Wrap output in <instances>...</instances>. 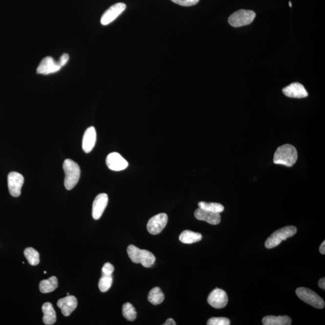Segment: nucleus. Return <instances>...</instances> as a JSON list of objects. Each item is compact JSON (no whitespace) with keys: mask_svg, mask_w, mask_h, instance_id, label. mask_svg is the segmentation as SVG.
Here are the masks:
<instances>
[{"mask_svg":"<svg viewBox=\"0 0 325 325\" xmlns=\"http://www.w3.org/2000/svg\"><path fill=\"white\" fill-rule=\"evenodd\" d=\"M202 236L200 233H195L193 231H184L179 237V240L185 244H192L198 242L202 240Z\"/></svg>","mask_w":325,"mask_h":325,"instance_id":"nucleus-20","label":"nucleus"},{"mask_svg":"<svg viewBox=\"0 0 325 325\" xmlns=\"http://www.w3.org/2000/svg\"><path fill=\"white\" fill-rule=\"evenodd\" d=\"M122 314L127 321H134L136 319L137 313L133 306L131 303H124L122 306Z\"/></svg>","mask_w":325,"mask_h":325,"instance_id":"nucleus-24","label":"nucleus"},{"mask_svg":"<svg viewBox=\"0 0 325 325\" xmlns=\"http://www.w3.org/2000/svg\"><path fill=\"white\" fill-rule=\"evenodd\" d=\"M24 182V176L22 174L17 173V172H12L9 173L8 177H7V183H8L10 194L12 196H20Z\"/></svg>","mask_w":325,"mask_h":325,"instance_id":"nucleus-8","label":"nucleus"},{"mask_svg":"<svg viewBox=\"0 0 325 325\" xmlns=\"http://www.w3.org/2000/svg\"><path fill=\"white\" fill-rule=\"evenodd\" d=\"M208 303L212 307L220 309L227 306L228 298L227 293L220 288H216L210 293L207 299Z\"/></svg>","mask_w":325,"mask_h":325,"instance_id":"nucleus-10","label":"nucleus"},{"mask_svg":"<svg viewBox=\"0 0 325 325\" xmlns=\"http://www.w3.org/2000/svg\"><path fill=\"white\" fill-rule=\"evenodd\" d=\"M319 251L322 254H325V241H324L323 243L321 244V246L319 248Z\"/></svg>","mask_w":325,"mask_h":325,"instance_id":"nucleus-32","label":"nucleus"},{"mask_svg":"<svg viewBox=\"0 0 325 325\" xmlns=\"http://www.w3.org/2000/svg\"><path fill=\"white\" fill-rule=\"evenodd\" d=\"M126 4L123 2H118L111 6L104 13L101 19V23L103 25H108L114 22L119 15L126 9Z\"/></svg>","mask_w":325,"mask_h":325,"instance_id":"nucleus-9","label":"nucleus"},{"mask_svg":"<svg viewBox=\"0 0 325 325\" xmlns=\"http://www.w3.org/2000/svg\"><path fill=\"white\" fill-rule=\"evenodd\" d=\"M58 287V280L56 277H51L48 280L41 281L40 290L41 293H48L53 292Z\"/></svg>","mask_w":325,"mask_h":325,"instance_id":"nucleus-21","label":"nucleus"},{"mask_svg":"<svg viewBox=\"0 0 325 325\" xmlns=\"http://www.w3.org/2000/svg\"><path fill=\"white\" fill-rule=\"evenodd\" d=\"M194 215L197 220L205 221L213 225L219 224L221 220L220 213L207 211L199 207L195 210Z\"/></svg>","mask_w":325,"mask_h":325,"instance_id":"nucleus-16","label":"nucleus"},{"mask_svg":"<svg viewBox=\"0 0 325 325\" xmlns=\"http://www.w3.org/2000/svg\"><path fill=\"white\" fill-rule=\"evenodd\" d=\"M282 92L288 97L303 98L308 97V93L301 83H293L282 89Z\"/></svg>","mask_w":325,"mask_h":325,"instance_id":"nucleus-14","label":"nucleus"},{"mask_svg":"<svg viewBox=\"0 0 325 325\" xmlns=\"http://www.w3.org/2000/svg\"><path fill=\"white\" fill-rule=\"evenodd\" d=\"M289 5L290 7H292V2H291L290 1H289Z\"/></svg>","mask_w":325,"mask_h":325,"instance_id":"nucleus-34","label":"nucleus"},{"mask_svg":"<svg viewBox=\"0 0 325 325\" xmlns=\"http://www.w3.org/2000/svg\"><path fill=\"white\" fill-rule=\"evenodd\" d=\"M77 300L74 296L67 295L57 302V306L61 308L62 313L66 317L71 315L77 306Z\"/></svg>","mask_w":325,"mask_h":325,"instance_id":"nucleus-15","label":"nucleus"},{"mask_svg":"<svg viewBox=\"0 0 325 325\" xmlns=\"http://www.w3.org/2000/svg\"><path fill=\"white\" fill-rule=\"evenodd\" d=\"M208 325H230V319L227 317H212L207 322Z\"/></svg>","mask_w":325,"mask_h":325,"instance_id":"nucleus-27","label":"nucleus"},{"mask_svg":"<svg viewBox=\"0 0 325 325\" xmlns=\"http://www.w3.org/2000/svg\"><path fill=\"white\" fill-rule=\"evenodd\" d=\"M297 160V150L292 145L285 144L278 147L274 154V162L277 165L292 167Z\"/></svg>","mask_w":325,"mask_h":325,"instance_id":"nucleus-1","label":"nucleus"},{"mask_svg":"<svg viewBox=\"0 0 325 325\" xmlns=\"http://www.w3.org/2000/svg\"><path fill=\"white\" fill-rule=\"evenodd\" d=\"M114 267L110 262H106L102 269V274L106 275H112L114 272Z\"/></svg>","mask_w":325,"mask_h":325,"instance_id":"nucleus-29","label":"nucleus"},{"mask_svg":"<svg viewBox=\"0 0 325 325\" xmlns=\"http://www.w3.org/2000/svg\"><path fill=\"white\" fill-rule=\"evenodd\" d=\"M171 1L180 6L189 7L198 3L199 0H171Z\"/></svg>","mask_w":325,"mask_h":325,"instance_id":"nucleus-28","label":"nucleus"},{"mask_svg":"<svg viewBox=\"0 0 325 325\" xmlns=\"http://www.w3.org/2000/svg\"><path fill=\"white\" fill-rule=\"evenodd\" d=\"M175 322L173 319H169L166 321L164 325H175Z\"/></svg>","mask_w":325,"mask_h":325,"instance_id":"nucleus-33","label":"nucleus"},{"mask_svg":"<svg viewBox=\"0 0 325 325\" xmlns=\"http://www.w3.org/2000/svg\"><path fill=\"white\" fill-rule=\"evenodd\" d=\"M106 165L111 171H121L128 167L129 163L118 152H111L106 158Z\"/></svg>","mask_w":325,"mask_h":325,"instance_id":"nucleus-11","label":"nucleus"},{"mask_svg":"<svg viewBox=\"0 0 325 325\" xmlns=\"http://www.w3.org/2000/svg\"><path fill=\"white\" fill-rule=\"evenodd\" d=\"M168 215L166 213H160L154 216L148 221L147 230L152 235H157L163 231L167 225Z\"/></svg>","mask_w":325,"mask_h":325,"instance_id":"nucleus-7","label":"nucleus"},{"mask_svg":"<svg viewBox=\"0 0 325 325\" xmlns=\"http://www.w3.org/2000/svg\"><path fill=\"white\" fill-rule=\"evenodd\" d=\"M62 67L51 57H46L41 62L37 68L39 74L48 75L58 72Z\"/></svg>","mask_w":325,"mask_h":325,"instance_id":"nucleus-12","label":"nucleus"},{"mask_svg":"<svg viewBox=\"0 0 325 325\" xmlns=\"http://www.w3.org/2000/svg\"><path fill=\"white\" fill-rule=\"evenodd\" d=\"M165 300V296L160 287H156L150 290L148 294V300L153 305H159Z\"/></svg>","mask_w":325,"mask_h":325,"instance_id":"nucleus-22","label":"nucleus"},{"mask_svg":"<svg viewBox=\"0 0 325 325\" xmlns=\"http://www.w3.org/2000/svg\"><path fill=\"white\" fill-rule=\"evenodd\" d=\"M127 253L132 262L136 264L140 263L147 268L152 267L155 261V257L152 252L140 249L132 244L129 246Z\"/></svg>","mask_w":325,"mask_h":325,"instance_id":"nucleus-2","label":"nucleus"},{"mask_svg":"<svg viewBox=\"0 0 325 325\" xmlns=\"http://www.w3.org/2000/svg\"><path fill=\"white\" fill-rule=\"evenodd\" d=\"M97 141V132L95 127H90L85 132L83 137L82 148L86 153L92 152Z\"/></svg>","mask_w":325,"mask_h":325,"instance_id":"nucleus-17","label":"nucleus"},{"mask_svg":"<svg viewBox=\"0 0 325 325\" xmlns=\"http://www.w3.org/2000/svg\"><path fill=\"white\" fill-rule=\"evenodd\" d=\"M63 168L65 173V186L70 191L74 188L80 178V168L79 165L71 159L65 160Z\"/></svg>","mask_w":325,"mask_h":325,"instance_id":"nucleus-3","label":"nucleus"},{"mask_svg":"<svg viewBox=\"0 0 325 325\" xmlns=\"http://www.w3.org/2000/svg\"><path fill=\"white\" fill-rule=\"evenodd\" d=\"M297 233V228L294 226H287L275 231L265 242V246L267 249H272L279 245L282 241L292 238Z\"/></svg>","mask_w":325,"mask_h":325,"instance_id":"nucleus-4","label":"nucleus"},{"mask_svg":"<svg viewBox=\"0 0 325 325\" xmlns=\"http://www.w3.org/2000/svg\"><path fill=\"white\" fill-rule=\"evenodd\" d=\"M112 283V275L102 274V276H101L100 282H99L98 287L101 292H106L110 289Z\"/></svg>","mask_w":325,"mask_h":325,"instance_id":"nucleus-25","label":"nucleus"},{"mask_svg":"<svg viewBox=\"0 0 325 325\" xmlns=\"http://www.w3.org/2000/svg\"><path fill=\"white\" fill-rule=\"evenodd\" d=\"M318 285L322 289L325 290V278H323L322 279L319 280L318 282Z\"/></svg>","mask_w":325,"mask_h":325,"instance_id":"nucleus-31","label":"nucleus"},{"mask_svg":"<svg viewBox=\"0 0 325 325\" xmlns=\"http://www.w3.org/2000/svg\"><path fill=\"white\" fill-rule=\"evenodd\" d=\"M69 59V56L68 54L65 53L60 58L59 62H58L60 66L61 67L64 66L66 65Z\"/></svg>","mask_w":325,"mask_h":325,"instance_id":"nucleus-30","label":"nucleus"},{"mask_svg":"<svg viewBox=\"0 0 325 325\" xmlns=\"http://www.w3.org/2000/svg\"><path fill=\"white\" fill-rule=\"evenodd\" d=\"M296 295L302 301L305 302L313 307L322 309L325 307V302L321 296L309 288L300 287L296 290Z\"/></svg>","mask_w":325,"mask_h":325,"instance_id":"nucleus-6","label":"nucleus"},{"mask_svg":"<svg viewBox=\"0 0 325 325\" xmlns=\"http://www.w3.org/2000/svg\"><path fill=\"white\" fill-rule=\"evenodd\" d=\"M198 206L202 209L217 213H222L224 210V207L222 204L216 203V202L208 203V202H199Z\"/></svg>","mask_w":325,"mask_h":325,"instance_id":"nucleus-26","label":"nucleus"},{"mask_svg":"<svg viewBox=\"0 0 325 325\" xmlns=\"http://www.w3.org/2000/svg\"><path fill=\"white\" fill-rule=\"evenodd\" d=\"M24 253L28 263L32 266H36L40 263V254L36 249L33 248H27L25 249Z\"/></svg>","mask_w":325,"mask_h":325,"instance_id":"nucleus-23","label":"nucleus"},{"mask_svg":"<svg viewBox=\"0 0 325 325\" xmlns=\"http://www.w3.org/2000/svg\"><path fill=\"white\" fill-rule=\"evenodd\" d=\"M262 322L264 325H290L292 319L287 316H268L264 317Z\"/></svg>","mask_w":325,"mask_h":325,"instance_id":"nucleus-19","label":"nucleus"},{"mask_svg":"<svg viewBox=\"0 0 325 325\" xmlns=\"http://www.w3.org/2000/svg\"><path fill=\"white\" fill-rule=\"evenodd\" d=\"M108 195L106 194H99L95 197L92 205V217L95 220L100 219L108 205Z\"/></svg>","mask_w":325,"mask_h":325,"instance_id":"nucleus-13","label":"nucleus"},{"mask_svg":"<svg viewBox=\"0 0 325 325\" xmlns=\"http://www.w3.org/2000/svg\"><path fill=\"white\" fill-rule=\"evenodd\" d=\"M256 17L252 10L241 9L238 10L228 18V22L233 27H240L251 24Z\"/></svg>","mask_w":325,"mask_h":325,"instance_id":"nucleus-5","label":"nucleus"},{"mask_svg":"<svg viewBox=\"0 0 325 325\" xmlns=\"http://www.w3.org/2000/svg\"><path fill=\"white\" fill-rule=\"evenodd\" d=\"M43 313V322L44 324L51 325L55 323L56 321V314L54 310L53 305L51 303H43L42 307Z\"/></svg>","mask_w":325,"mask_h":325,"instance_id":"nucleus-18","label":"nucleus"}]
</instances>
